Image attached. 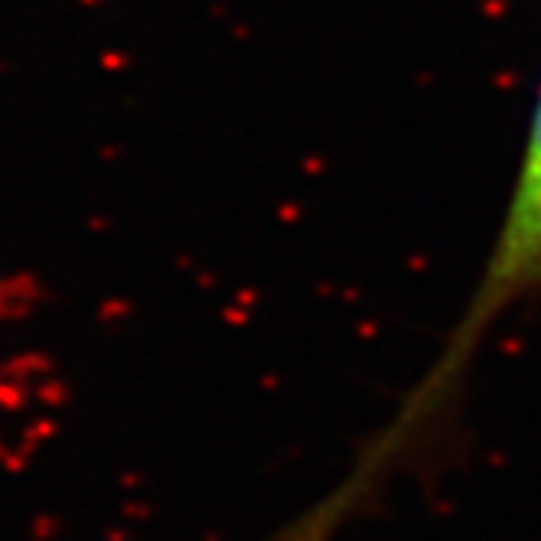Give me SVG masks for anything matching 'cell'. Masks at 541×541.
I'll return each mask as SVG.
<instances>
[{
  "mask_svg": "<svg viewBox=\"0 0 541 541\" xmlns=\"http://www.w3.org/2000/svg\"><path fill=\"white\" fill-rule=\"evenodd\" d=\"M531 294H541V95L531 114L529 137L521 147L519 173L512 183L499 231L492 239L490 258L482 264L480 281L473 287L460 323L453 326L451 340L427 369L421 385L401 404L395 421L362 451L340 486H333L313 509L287 525V538L330 541L346 525V519L356 515L365 496L398 467V460H404V453L418 447L424 431L447 412V398L457 391L460 375L470 365L486 330L509 307Z\"/></svg>",
  "mask_w": 541,
  "mask_h": 541,
  "instance_id": "6da1fadb",
  "label": "cell"
}]
</instances>
